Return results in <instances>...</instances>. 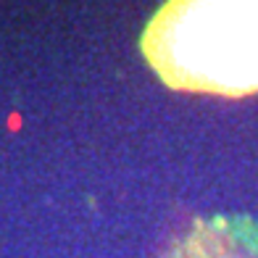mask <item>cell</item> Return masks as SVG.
I'll return each instance as SVG.
<instances>
[{"mask_svg":"<svg viewBox=\"0 0 258 258\" xmlns=\"http://www.w3.org/2000/svg\"><path fill=\"white\" fill-rule=\"evenodd\" d=\"M161 258H258V224L245 216L201 219Z\"/></svg>","mask_w":258,"mask_h":258,"instance_id":"obj_2","label":"cell"},{"mask_svg":"<svg viewBox=\"0 0 258 258\" xmlns=\"http://www.w3.org/2000/svg\"><path fill=\"white\" fill-rule=\"evenodd\" d=\"M143 53L174 90L258 92V3H169L143 34Z\"/></svg>","mask_w":258,"mask_h":258,"instance_id":"obj_1","label":"cell"}]
</instances>
